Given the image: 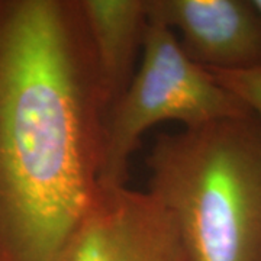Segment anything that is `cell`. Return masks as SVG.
<instances>
[{
    "label": "cell",
    "mask_w": 261,
    "mask_h": 261,
    "mask_svg": "<svg viewBox=\"0 0 261 261\" xmlns=\"http://www.w3.org/2000/svg\"><path fill=\"white\" fill-rule=\"evenodd\" d=\"M251 2H252V6L255 8L257 13H258V16L261 18V0H251Z\"/></svg>",
    "instance_id": "8"
},
{
    "label": "cell",
    "mask_w": 261,
    "mask_h": 261,
    "mask_svg": "<svg viewBox=\"0 0 261 261\" xmlns=\"http://www.w3.org/2000/svg\"><path fill=\"white\" fill-rule=\"evenodd\" d=\"M261 122V67L243 71H209Z\"/></svg>",
    "instance_id": "7"
},
{
    "label": "cell",
    "mask_w": 261,
    "mask_h": 261,
    "mask_svg": "<svg viewBox=\"0 0 261 261\" xmlns=\"http://www.w3.org/2000/svg\"><path fill=\"white\" fill-rule=\"evenodd\" d=\"M106 108L77 0H0V261H58L100 189Z\"/></svg>",
    "instance_id": "1"
},
{
    "label": "cell",
    "mask_w": 261,
    "mask_h": 261,
    "mask_svg": "<svg viewBox=\"0 0 261 261\" xmlns=\"http://www.w3.org/2000/svg\"><path fill=\"white\" fill-rule=\"evenodd\" d=\"M58 261H187L167 211L148 192L100 186Z\"/></svg>",
    "instance_id": "4"
},
{
    "label": "cell",
    "mask_w": 261,
    "mask_h": 261,
    "mask_svg": "<svg viewBox=\"0 0 261 261\" xmlns=\"http://www.w3.org/2000/svg\"><path fill=\"white\" fill-rule=\"evenodd\" d=\"M106 111L140 64L149 15L147 0H77Z\"/></svg>",
    "instance_id": "6"
},
{
    "label": "cell",
    "mask_w": 261,
    "mask_h": 261,
    "mask_svg": "<svg viewBox=\"0 0 261 261\" xmlns=\"http://www.w3.org/2000/svg\"><path fill=\"white\" fill-rule=\"evenodd\" d=\"M248 113L241 100L186 56L171 29L149 18L137 71L105 113L100 186L126 185L132 152L159 123L173 121L196 128Z\"/></svg>",
    "instance_id": "3"
},
{
    "label": "cell",
    "mask_w": 261,
    "mask_h": 261,
    "mask_svg": "<svg viewBox=\"0 0 261 261\" xmlns=\"http://www.w3.org/2000/svg\"><path fill=\"white\" fill-rule=\"evenodd\" d=\"M149 18L173 31L207 71L261 67V18L251 0H147Z\"/></svg>",
    "instance_id": "5"
},
{
    "label": "cell",
    "mask_w": 261,
    "mask_h": 261,
    "mask_svg": "<svg viewBox=\"0 0 261 261\" xmlns=\"http://www.w3.org/2000/svg\"><path fill=\"white\" fill-rule=\"evenodd\" d=\"M148 192L187 261H261V122L232 116L157 138Z\"/></svg>",
    "instance_id": "2"
}]
</instances>
